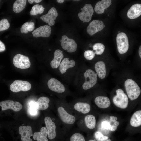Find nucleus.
Here are the masks:
<instances>
[{"label": "nucleus", "instance_id": "17", "mask_svg": "<svg viewBox=\"0 0 141 141\" xmlns=\"http://www.w3.org/2000/svg\"><path fill=\"white\" fill-rule=\"evenodd\" d=\"M127 17L130 19L137 18L141 15V4L137 3L132 5L127 13Z\"/></svg>", "mask_w": 141, "mask_h": 141}, {"label": "nucleus", "instance_id": "30", "mask_svg": "<svg viewBox=\"0 0 141 141\" xmlns=\"http://www.w3.org/2000/svg\"><path fill=\"white\" fill-rule=\"evenodd\" d=\"M93 51L95 54L101 55L104 52L105 47L103 44L101 43H96L93 46Z\"/></svg>", "mask_w": 141, "mask_h": 141}, {"label": "nucleus", "instance_id": "14", "mask_svg": "<svg viewBox=\"0 0 141 141\" xmlns=\"http://www.w3.org/2000/svg\"><path fill=\"white\" fill-rule=\"evenodd\" d=\"M57 110L59 117L63 122L70 124L75 122L76 120L75 117L68 113L63 107H59Z\"/></svg>", "mask_w": 141, "mask_h": 141}, {"label": "nucleus", "instance_id": "38", "mask_svg": "<svg viewBox=\"0 0 141 141\" xmlns=\"http://www.w3.org/2000/svg\"><path fill=\"white\" fill-rule=\"evenodd\" d=\"M5 49V46L4 44L0 40V52H3Z\"/></svg>", "mask_w": 141, "mask_h": 141}, {"label": "nucleus", "instance_id": "43", "mask_svg": "<svg viewBox=\"0 0 141 141\" xmlns=\"http://www.w3.org/2000/svg\"><path fill=\"white\" fill-rule=\"evenodd\" d=\"M28 1L30 4H32L34 2V0H28Z\"/></svg>", "mask_w": 141, "mask_h": 141}, {"label": "nucleus", "instance_id": "46", "mask_svg": "<svg viewBox=\"0 0 141 141\" xmlns=\"http://www.w3.org/2000/svg\"><path fill=\"white\" fill-rule=\"evenodd\" d=\"M118 32H120V31H119Z\"/></svg>", "mask_w": 141, "mask_h": 141}, {"label": "nucleus", "instance_id": "41", "mask_svg": "<svg viewBox=\"0 0 141 141\" xmlns=\"http://www.w3.org/2000/svg\"><path fill=\"white\" fill-rule=\"evenodd\" d=\"M64 1V0H57L56 1L57 2L60 3H63Z\"/></svg>", "mask_w": 141, "mask_h": 141}, {"label": "nucleus", "instance_id": "29", "mask_svg": "<svg viewBox=\"0 0 141 141\" xmlns=\"http://www.w3.org/2000/svg\"><path fill=\"white\" fill-rule=\"evenodd\" d=\"M44 8L42 5H39V4L33 6L30 12V14L31 15H35L38 14L40 15L43 12Z\"/></svg>", "mask_w": 141, "mask_h": 141}, {"label": "nucleus", "instance_id": "12", "mask_svg": "<svg viewBox=\"0 0 141 141\" xmlns=\"http://www.w3.org/2000/svg\"><path fill=\"white\" fill-rule=\"evenodd\" d=\"M47 85L50 90L57 93H62L65 90L64 86L57 79L54 78L48 81Z\"/></svg>", "mask_w": 141, "mask_h": 141}, {"label": "nucleus", "instance_id": "9", "mask_svg": "<svg viewBox=\"0 0 141 141\" xmlns=\"http://www.w3.org/2000/svg\"><path fill=\"white\" fill-rule=\"evenodd\" d=\"M0 106L2 111L10 109L15 112L19 111L22 108V105L19 102L9 100L0 102Z\"/></svg>", "mask_w": 141, "mask_h": 141}, {"label": "nucleus", "instance_id": "5", "mask_svg": "<svg viewBox=\"0 0 141 141\" xmlns=\"http://www.w3.org/2000/svg\"><path fill=\"white\" fill-rule=\"evenodd\" d=\"M13 62L15 67L21 69L28 68L31 65L29 58L27 56L20 54H17L14 56Z\"/></svg>", "mask_w": 141, "mask_h": 141}, {"label": "nucleus", "instance_id": "11", "mask_svg": "<svg viewBox=\"0 0 141 141\" xmlns=\"http://www.w3.org/2000/svg\"><path fill=\"white\" fill-rule=\"evenodd\" d=\"M58 16V13L56 9L52 7L46 14L43 15L40 18L43 21L48 23L49 26H52L55 24V20L56 19Z\"/></svg>", "mask_w": 141, "mask_h": 141}, {"label": "nucleus", "instance_id": "36", "mask_svg": "<svg viewBox=\"0 0 141 141\" xmlns=\"http://www.w3.org/2000/svg\"><path fill=\"white\" fill-rule=\"evenodd\" d=\"M102 127L105 129L110 130L111 128V125L110 123L106 121H104L102 122Z\"/></svg>", "mask_w": 141, "mask_h": 141}, {"label": "nucleus", "instance_id": "1", "mask_svg": "<svg viewBox=\"0 0 141 141\" xmlns=\"http://www.w3.org/2000/svg\"><path fill=\"white\" fill-rule=\"evenodd\" d=\"M124 86L127 96L131 100H135L138 97L141 90L135 81L131 78L127 79L124 82Z\"/></svg>", "mask_w": 141, "mask_h": 141}, {"label": "nucleus", "instance_id": "33", "mask_svg": "<svg viewBox=\"0 0 141 141\" xmlns=\"http://www.w3.org/2000/svg\"><path fill=\"white\" fill-rule=\"evenodd\" d=\"M70 141H85L83 136L80 133H76L70 137Z\"/></svg>", "mask_w": 141, "mask_h": 141}, {"label": "nucleus", "instance_id": "23", "mask_svg": "<svg viewBox=\"0 0 141 141\" xmlns=\"http://www.w3.org/2000/svg\"><path fill=\"white\" fill-rule=\"evenodd\" d=\"M94 102L98 107L101 108H107L111 104L109 99L105 96H99L96 97L95 99Z\"/></svg>", "mask_w": 141, "mask_h": 141}, {"label": "nucleus", "instance_id": "39", "mask_svg": "<svg viewBox=\"0 0 141 141\" xmlns=\"http://www.w3.org/2000/svg\"><path fill=\"white\" fill-rule=\"evenodd\" d=\"M117 119L118 118L117 117L111 116L110 117V123H111V122L114 123L117 120Z\"/></svg>", "mask_w": 141, "mask_h": 141}, {"label": "nucleus", "instance_id": "35", "mask_svg": "<svg viewBox=\"0 0 141 141\" xmlns=\"http://www.w3.org/2000/svg\"><path fill=\"white\" fill-rule=\"evenodd\" d=\"M95 54L93 50H87L86 51L84 54L85 58L88 60L93 59L94 57Z\"/></svg>", "mask_w": 141, "mask_h": 141}, {"label": "nucleus", "instance_id": "47", "mask_svg": "<svg viewBox=\"0 0 141 141\" xmlns=\"http://www.w3.org/2000/svg\"></svg>", "mask_w": 141, "mask_h": 141}, {"label": "nucleus", "instance_id": "20", "mask_svg": "<svg viewBox=\"0 0 141 141\" xmlns=\"http://www.w3.org/2000/svg\"><path fill=\"white\" fill-rule=\"evenodd\" d=\"M63 57L62 51L60 49L56 50L54 52L53 59L50 62L51 67L53 69L57 68Z\"/></svg>", "mask_w": 141, "mask_h": 141}, {"label": "nucleus", "instance_id": "15", "mask_svg": "<svg viewBox=\"0 0 141 141\" xmlns=\"http://www.w3.org/2000/svg\"><path fill=\"white\" fill-rule=\"evenodd\" d=\"M19 133L21 135L22 141H32L30 138L33 136L32 128L27 125L21 126L19 128Z\"/></svg>", "mask_w": 141, "mask_h": 141}, {"label": "nucleus", "instance_id": "44", "mask_svg": "<svg viewBox=\"0 0 141 141\" xmlns=\"http://www.w3.org/2000/svg\"><path fill=\"white\" fill-rule=\"evenodd\" d=\"M105 141H111V140L110 139H107V140H106Z\"/></svg>", "mask_w": 141, "mask_h": 141}, {"label": "nucleus", "instance_id": "19", "mask_svg": "<svg viewBox=\"0 0 141 141\" xmlns=\"http://www.w3.org/2000/svg\"><path fill=\"white\" fill-rule=\"evenodd\" d=\"M111 2V0H102L98 2L95 7V11L98 14L104 13L105 9L112 4Z\"/></svg>", "mask_w": 141, "mask_h": 141}, {"label": "nucleus", "instance_id": "22", "mask_svg": "<svg viewBox=\"0 0 141 141\" xmlns=\"http://www.w3.org/2000/svg\"><path fill=\"white\" fill-rule=\"evenodd\" d=\"M50 99L48 97L42 96L39 98L37 101L35 102L34 106L37 110H44L49 107Z\"/></svg>", "mask_w": 141, "mask_h": 141}, {"label": "nucleus", "instance_id": "32", "mask_svg": "<svg viewBox=\"0 0 141 141\" xmlns=\"http://www.w3.org/2000/svg\"><path fill=\"white\" fill-rule=\"evenodd\" d=\"M34 102L31 101L29 103V107L28 111L29 113L31 115H35L37 113V109H36L34 106Z\"/></svg>", "mask_w": 141, "mask_h": 141}, {"label": "nucleus", "instance_id": "10", "mask_svg": "<svg viewBox=\"0 0 141 141\" xmlns=\"http://www.w3.org/2000/svg\"><path fill=\"white\" fill-rule=\"evenodd\" d=\"M105 25L102 21L95 20L91 21L88 25L87 31L90 36H92L97 32L102 30Z\"/></svg>", "mask_w": 141, "mask_h": 141}, {"label": "nucleus", "instance_id": "28", "mask_svg": "<svg viewBox=\"0 0 141 141\" xmlns=\"http://www.w3.org/2000/svg\"><path fill=\"white\" fill-rule=\"evenodd\" d=\"M86 125L89 129H94L96 126V120L95 117L93 115L90 114L86 115L85 118Z\"/></svg>", "mask_w": 141, "mask_h": 141}, {"label": "nucleus", "instance_id": "26", "mask_svg": "<svg viewBox=\"0 0 141 141\" xmlns=\"http://www.w3.org/2000/svg\"><path fill=\"white\" fill-rule=\"evenodd\" d=\"M131 125L134 127H138L141 125V111H137L132 115L130 120Z\"/></svg>", "mask_w": 141, "mask_h": 141}, {"label": "nucleus", "instance_id": "34", "mask_svg": "<svg viewBox=\"0 0 141 141\" xmlns=\"http://www.w3.org/2000/svg\"><path fill=\"white\" fill-rule=\"evenodd\" d=\"M94 137L98 141H105L108 138V137L103 135L99 131H97L95 133Z\"/></svg>", "mask_w": 141, "mask_h": 141}, {"label": "nucleus", "instance_id": "7", "mask_svg": "<svg viewBox=\"0 0 141 141\" xmlns=\"http://www.w3.org/2000/svg\"><path fill=\"white\" fill-rule=\"evenodd\" d=\"M61 45L62 48L69 53L75 52L77 47V44L74 40L69 38L66 35L63 36L61 39L60 40Z\"/></svg>", "mask_w": 141, "mask_h": 141}, {"label": "nucleus", "instance_id": "45", "mask_svg": "<svg viewBox=\"0 0 141 141\" xmlns=\"http://www.w3.org/2000/svg\"><path fill=\"white\" fill-rule=\"evenodd\" d=\"M88 141H95L93 140H89Z\"/></svg>", "mask_w": 141, "mask_h": 141}, {"label": "nucleus", "instance_id": "31", "mask_svg": "<svg viewBox=\"0 0 141 141\" xmlns=\"http://www.w3.org/2000/svg\"><path fill=\"white\" fill-rule=\"evenodd\" d=\"M10 24L8 20L3 19L0 21V31L8 29L10 27Z\"/></svg>", "mask_w": 141, "mask_h": 141}, {"label": "nucleus", "instance_id": "42", "mask_svg": "<svg viewBox=\"0 0 141 141\" xmlns=\"http://www.w3.org/2000/svg\"><path fill=\"white\" fill-rule=\"evenodd\" d=\"M42 1L41 0H34V2L35 3H40Z\"/></svg>", "mask_w": 141, "mask_h": 141}, {"label": "nucleus", "instance_id": "4", "mask_svg": "<svg viewBox=\"0 0 141 141\" xmlns=\"http://www.w3.org/2000/svg\"><path fill=\"white\" fill-rule=\"evenodd\" d=\"M116 41L119 52L120 54L126 53L129 48V43L127 36L125 33H119L117 35Z\"/></svg>", "mask_w": 141, "mask_h": 141}, {"label": "nucleus", "instance_id": "24", "mask_svg": "<svg viewBox=\"0 0 141 141\" xmlns=\"http://www.w3.org/2000/svg\"><path fill=\"white\" fill-rule=\"evenodd\" d=\"M48 132L46 127H42L40 132H35L33 135V138L37 141H48L47 137Z\"/></svg>", "mask_w": 141, "mask_h": 141}, {"label": "nucleus", "instance_id": "3", "mask_svg": "<svg viewBox=\"0 0 141 141\" xmlns=\"http://www.w3.org/2000/svg\"><path fill=\"white\" fill-rule=\"evenodd\" d=\"M84 76L85 80L82 85V88L84 90L90 89L96 84L98 76L93 70L88 69L86 70L84 73Z\"/></svg>", "mask_w": 141, "mask_h": 141}, {"label": "nucleus", "instance_id": "2", "mask_svg": "<svg viewBox=\"0 0 141 141\" xmlns=\"http://www.w3.org/2000/svg\"><path fill=\"white\" fill-rule=\"evenodd\" d=\"M116 95L113 97L112 99L114 104L119 108H126L127 107L129 102L127 95L120 88L116 90Z\"/></svg>", "mask_w": 141, "mask_h": 141}, {"label": "nucleus", "instance_id": "40", "mask_svg": "<svg viewBox=\"0 0 141 141\" xmlns=\"http://www.w3.org/2000/svg\"><path fill=\"white\" fill-rule=\"evenodd\" d=\"M139 55L140 58H141V46H140L138 50Z\"/></svg>", "mask_w": 141, "mask_h": 141}, {"label": "nucleus", "instance_id": "25", "mask_svg": "<svg viewBox=\"0 0 141 141\" xmlns=\"http://www.w3.org/2000/svg\"><path fill=\"white\" fill-rule=\"evenodd\" d=\"M74 108L77 111L85 114L89 113L90 110V106L86 103L78 102L74 105Z\"/></svg>", "mask_w": 141, "mask_h": 141}, {"label": "nucleus", "instance_id": "16", "mask_svg": "<svg viewBox=\"0 0 141 141\" xmlns=\"http://www.w3.org/2000/svg\"><path fill=\"white\" fill-rule=\"evenodd\" d=\"M44 121L48 132V138L51 140L54 138L56 136V126L55 123L48 117L45 118Z\"/></svg>", "mask_w": 141, "mask_h": 141}, {"label": "nucleus", "instance_id": "18", "mask_svg": "<svg viewBox=\"0 0 141 141\" xmlns=\"http://www.w3.org/2000/svg\"><path fill=\"white\" fill-rule=\"evenodd\" d=\"M94 68L97 76L101 79L105 78L106 75V68L105 63L102 61L97 62L94 66Z\"/></svg>", "mask_w": 141, "mask_h": 141}, {"label": "nucleus", "instance_id": "27", "mask_svg": "<svg viewBox=\"0 0 141 141\" xmlns=\"http://www.w3.org/2000/svg\"><path fill=\"white\" fill-rule=\"evenodd\" d=\"M26 0H17L13 4V9L15 13H19L24 9L26 4Z\"/></svg>", "mask_w": 141, "mask_h": 141}, {"label": "nucleus", "instance_id": "6", "mask_svg": "<svg viewBox=\"0 0 141 141\" xmlns=\"http://www.w3.org/2000/svg\"><path fill=\"white\" fill-rule=\"evenodd\" d=\"M80 9L82 11L78 13L79 18L83 23L89 22L91 20L94 13L93 7L91 4H87Z\"/></svg>", "mask_w": 141, "mask_h": 141}, {"label": "nucleus", "instance_id": "37", "mask_svg": "<svg viewBox=\"0 0 141 141\" xmlns=\"http://www.w3.org/2000/svg\"><path fill=\"white\" fill-rule=\"evenodd\" d=\"M119 121H116L113 125H111L110 130L112 131H115L117 129L118 126L119 125Z\"/></svg>", "mask_w": 141, "mask_h": 141}, {"label": "nucleus", "instance_id": "21", "mask_svg": "<svg viewBox=\"0 0 141 141\" xmlns=\"http://www.w3.org/2000/svg\"><path fill=\"white\" fill-rule=\"evenodd\" d=\"M75 65V62L73 60H69L68 58L63 59L59 65V70L61 74L65 73L69 68L73 67Z\"/></svg>", "mask_w": 141, "mask_h": 141}, {"label": "nucleus", "instance_id": "8", "mask_svg": "<svg viewBox=\"0 0 141 141\" xmlns=\"http://www.w3.org/2000/svg\"><path fill=\"white\" fill-rule=\"evenodd\" d=\"M31 87L30 83L27 81L16 80L14 81L10 85V89L13 92H17L21 91H28Z\"/></svg>", "mask_w": 141, "mask_h": 141}, {"label": "nucleus", "instance_id": "13", "mask_svg": "<svg viewBox=\"0 0 141 141\" xmlns=\"http://www.w3.org/2000/svg\"><path fill=\"white\" fill-rule=\"evenodd\" d=\"M51 30V28L50 26L45 25L33 31L32 34L33 36L36 38L40 37H48L50 36Z\"/></svg>", "mask_w": 141, "mask_h": 141}]
</instances>
